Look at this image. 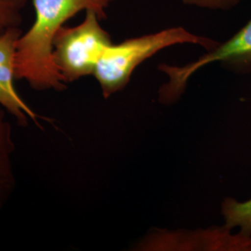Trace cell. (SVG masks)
Masks as SVG:
<instances>
[{
    "mask_svg": "<svg viewBox=\"0 0 251 251\" xmlns=\"http://www.w3.org/2000/svg\"><path fill=\"white\" fill-rule=\"evenodd\" d=\"M35 21L17 43L15 76L37 91L66 89L52 61V42L64 24L82 10L95 11L100 20L115 0H32Z\"/></svg>",
    "mask_w": 251,
    "mask_h": 251,
    "instance_id": "6da1fadb",
    "label": "cell"
},
{
    "mask_svg": "<svg viewBox=\"0 0 251 251\" xmlns=\"http://www.w3.org/2000/svg\"><path fill=\"white\" fill-rule=\"evenodd\" d=\"M219 43L209 37L193 34L183 27H171L108 46L96 63L92 75L98 81L103 97L107 99L125 88L141 63L162 50L192 44L210 50Z\"/></svg>",
    "mask_w": 251,
    "mask_h": 251,
    "instance_id": "7a4b0ae2",
    "label": "cell"
},
{
    "mask_svg": "<svg viewBox=\"0 0 251 251\" xmlns=\"http://www.w3.org/2000/svg\"><path fill=\"white\" fill-rule=\"evenodd\" d=\"M100 21L95 11L86 10L80 25H64L54 36L52 61L65 84L92 75L103 50L113 44Z\"/></svg>",
    "mask_w": 251,
    "mask_h": 251,
    "instance_id": "3957f363",
    "label": "cell"
},
{
    "mask_svg": "<svg viewBox=\"0 0 251 251\" xmlns=\"http://www.w3.org/2000/svg\"><path fill=\"white\" fill-rule=\"evenodd\" d=\"M231 230L225 225L199 232L158 231L149 234L138 247L143 251H251V235L233 234Z\"/></svg>",
    "mask_w": 251,
    "mask_h": 251,
    "instance_id": "277c9868",
    "label": "cell"
},
{
    "mask_svg": "<svg viewBox=\"0 0 251 251\" xmlns=\"http://www.w3.org/2000/svg\"><path fill=\"white\" fill-rule=\"evenodd\" d=\"M23 31L11 28L0 36V105L5 108L18 125H39L41 117L21 97L15 88V57L17 43Z\"/></svg>",
    "mask_w": 251,
    "mask_h": 251,
    "instance_id": "5b68a950",
    "label": "cell"
},
{
    "mask_svg": "<svg viewBox=\"0 0 251 251\" xmlns=\"http://www.w3.org/2000/svg\"><path fill=\"white\" fill-rule=\"evenodd\" d=\"M221 63L234 72L248 73L251 70V18L244 26L225 43H219L207 50L197 61L183 66V72L192 76L207 64Z\"/></svg>",
    "mask_w": 251,
    "mask_h": 251,
    "instance_id": "8992f818",
    "label": "cell"
},
{
    "mask_svg": "<svg viewBox=\"0 0 251 251\" xmlns=\"http://www.w3.org/2000/svg\"><path fill=\"white\" fill-rule=\"evenodd\" d=\"M8 115L5 108L0 105V212L8 205L16 189L12 162L15 144Z\"/></svg>",
    "mask_w": 251,
    "mask_h": 251,
    "instance_id": "52a82bcc",
    "label": "cell"
},
{
    "mask_svg": "<svg viewBox=\"0 0 251 251\" xmlns=\"http://www.w3.org/2000/svg\"><path fill=\"white\" fill-rule=\"evenodd\" d=\"M225 226L233 229L239 228V233L251 235V199L238 202L233 198H226L222 206Z\"/></svg>",
    "mask_w": 251,
    "mask_h": 251,
    "instance_id": "ba28073f",
    "label": "cell"
},
{
    "mask_svg": "<svg viewBox=\"0 0 251 251\" xmlns=\"http://www.w3.org/2000/svg\"><path fill=\"white\" fill-rule=\"evenodd\" d=\"M28 0H0V36L23 23V10Z\"/></svg>",
    "mask_w": 251,
    "mask_h": 251,
    "instance_id": "9c48e42d",
    "label": "cell"
},
{
    "mask_svg": "<svg viewBox=\"0 0 251 251\" xmlns=\"http://www.w3.org/2000/svg\"><path fill=\"white\" fill-rule=\"evenodd\" d=\"M182 4L209 10H230L235 8L240 0H179Z\"/></svg>",
    "mask_w": 251,
    "mask_h": 251,
    "instance_id": "30bf717a",
    "label": "cell"
}]
</instances>
